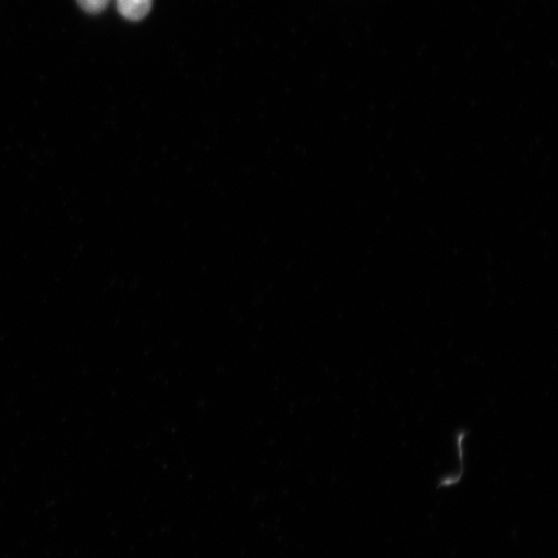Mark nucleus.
Segmentation results:
<instances>
[{"label": "nucleus", "mask_w": 558, "mask_h": 558, "mask_svg": "<svg viewBox=\"0 0 558 558\" xmlns=\"http://www.w3.org/2000/svg\"><path fill=\"white\" fill-rule=\"evenodd\" d=\"M153 0H117L118 11L131 21H138L148 16Z\"/></svg>", "instance_id": "obj_1"}, {"label": "nucleus", "mask_w": 558, "mask_h": 558, "mask_svg": "<svg viewBox=\"0 0 558 558\" xmlns=\"http://www.w3.org/2000/svg\"><path fill=\"white\" fill-rule=\"evenodd\" d=\"M78 3L88 13H100L107 9L110 0H78Z\"/></svg>", "instance_id": "obj_2"}]
</instances>
